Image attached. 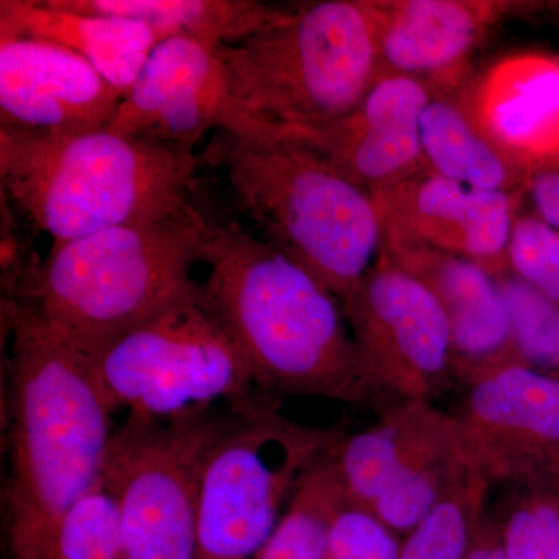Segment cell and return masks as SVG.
<instances>
[{
    "mask_svg": "<svg viewBox=\"0 0 559 559\" xmlns=\"http://www.w3.org/2000/svg\"><path fill=\"white\" fill-rule=\"evenodd\" d=\"M9 358L11 559H36L76 503L100 487L116 407L90 356L27 301L2 304Z\"/></svg>",
    "mask_w": 559,
    "mask_h": 559,
    "instance_id": "cell-1",
    "label": "cell"
},
{
    "mask_svg": "<svg viewBox=\"0 0 559 559\" xmlns=\"http://www.w3.org/2000/svg\"><path fill=\"white\" fill-rule=\"evenodd\" d=\"M201 286L266 399L378 403L341 300L311 272L237 223L205 221Z\"/></svg>",
    "mask_w": 559,
    "mask_h": 559,
    "instance_id": "cell-2",
    "label": "cell"
},
{
    "mask_svg": "<svg viewBox=\"0 0 559 559\" xmlns=\"http://www.w3.org/2000/svg\"><path fill=\"white\" fill-rule=\"evenodd\" d=\"M201 162L193 150L108 128L70 135L0 128L2 194L53 245L187 212Z\"/></svg>",
    "mask_w": 559,
    "mask_h": 559,
    "instance_id": "cell-3",
    "label": "cell"
},
{
    "mask_svg": "<svg viewBox=\"0 0 559 559\" xmlns=\"http://www.w3.org/2000/svg\"><path fill=\"white\" fill-rule=\"evenodd\" d=\"M205 156L226 176L257 237L345 304L382 250L377 201L300 131L219 132Z\"/></svg>",
    "mask_w": 559,
    "mask_h": 559,
    "instance_id": "cell-4",
    "label": "cell"
},
{
    "mask_svg": "<svg viewBox=\"0 0 559 559\" xmlns=\"http://www.w3.org/2000/svg\"><path fill=\"white\" fill-rule=\"evenodd\" d=\"M204 216L197 207L51 245L22 285L27 301L81 352H94L200 288Z\"/></svg>",
    "mask_w": 559,
    "mask_h": 559,
    "instance_id": "cell-5",
    "label": "cell"
},
{
    "mask_svg": "<svg viewBox=\"0 0 559 559\" xmlns=\"http://www.w3.org/2000/svg\"><path fill=\"white\" fill-rule=\"evenodd\" d=\"M235 94L260 120L300 132L344 119L381 73L371 0H319L219 46Z\"/></svg>",
    "mask_w": 559,
    "mask_h": 559,
    "instance_id": "cell-6",
    "label": "cell"
},
{
    "mask_svg": "<svg viewBox=\"0 0 559 559\" xmlns=\"http://www.w3.org/2000/svg\"><path fill=\"white\" fill-rule=\"evenodd\" d=\"M87 356L112 406L131 418L179 421L215 404L241 417L277 406L201 285Z\"/></svg>",
    "mask_w": 559,
    "mask_h": 559,
    "instance_id": "cell-7",
    "label": "cell"
},
{
    "mask_svg": "<svg viewBox=\"0 0 559 559\" xmlns=\"http://www.w3.org/2000/svg\"><path fill=\"white\" fill-rule=\"evenodd\" d=\"M340 432L266 406L234 415L202 468L197 559H255L297 485Z\"/></svg>",
    "mask_w": 559,
    "mask_h": 559,
    "instance_id": "cell-8",
    "label": "cell"
},
{
    "mask_svg": "<svg viewBox=\"0 0 559 559\" xmlns=\"http://www.w3.org/2000/svg\"><path fill=\"white\" fill-rule=\"evenodd\" d=\"M229 419L128 417L116 429L102 487L112 499L130 559H197L202 468Z\"/></svg>",
    "mask_w": 559,
    "mask_h": 559,
    "instance_id": "cell-9",
    "label": "cell"
},
{
    "mask_svg": "<svg viewBox=\"0 0 559 559\" xmlns=\"http://www.w3.org/2000/svg\"><path fill=\"white\" fill-rule=\"evenodd\" d=\"M360 370L380 399L430 401L454 378L450 323L418 278L382 252L342 304Z\"/></svg>",
    "mask_w": 559,
    "mask_h": 559,
    "instance_id": "cell-10",
    "label": "cell"
},
{
    "mask_svg": "<svg viewBox=\"0 0 559 559\" xmlns=\"http://www.w3.org/2000/svg\"><path fill=\"white\" fill-rule=\"evenodd\" d=\"M450 414L466 465L492 487L559 479V378L513 360L468 382Z\"/></svg>",
    "mask_w": 559,
    "mask_h": 559,
    "instance_id": "cell-11",
    "label": "cell"
},
{
    "mask_svg": "<svg viewBox=\"0 0 559 559\" xmlns=\"http://www.w3.org/2000/svg\"><path fill=\"white\" fill-rule=\"evenodd\" d=\"M274 127L237 97L219 46L179 36L157 44L108 130L194 151L210 131Z\"/></svg>",
    "mask_w": 559,
    "mask_h": 559,
    "instance_id": "cell-12",
    "label": "cell"
},
{
    "mask_svg": "<svg viewBox=\"0 0 559 559\" xmlns=\"http://www.w3.org/2000/svg\"><path fill=\"white\" fill-rule=\"evenodd\" d=\"M381 72L428 84L436 94L457 92L468 61L506 22L559 9L533 0H371Z\"/></svg>",
    "mask_w": 559,
    "mask_h": 559,
    "instance_id": "cell-13",
    "label": "cell"
},
{
    "mask_svg": "<svg viewBox=\"0 0 559 559\" xmlns=\"http://www.w3.org/2000/svg\"><path fill=\"white\" fill-rule=\"evenodd\" d=\"M123 97L68 47L0 31V128L46 135L106 130Z\"/></svg>",
    "mask_w": 559,
    "mask_h": 559,
    "instance_id": "cell-14",
    "label": "cell"
},
{
    "mask_svg": "<svg viewBox=\"0 0 559 559\" xmlns=\"http://www.w3.org/2000/svg\"><path fill=\"white\" fill-rule=\"evenodd\" d=\"M371 194L381 216L382 241L462 257L495 277L509 271L511 227L524 198L469 189L428 168Z\"/></svg>",
    "mask_w": 559,
    "mask_h": 559,
    "instance_id": "cell-15",
    "label": "cell"
},
{
    "mask_svg": "<svg viewBox=\"0 0 559 559\" xmlns=\"http://www.w3.org/2000/svg\"><path fill=\"white\" fill-rule=\"evenodd\" d=\"M477 128L525 175L559 162V58L514 51L457 92Z\"/></svg>",
    "mask_w": 559,
    "mask_h": 559,
    "instance_id": "cell-16",
    "label": "cell"
},
{
    "mask_svg": "<svg viewBox=\"0 0 559 559\" xmlns=\"http://www.w3.org/2000/svg\"><path fill=\"white\" fill-rule=\"evenodd\" d=\"M433 94L423 81L381 72L348 116L301 134L373 193L425 170L419 121Z\"/></svg>",
    "mask_w": 559,
    "mask_h": 559,
    "instance_id": "cell-17",
    "label": "cell"
},
{
    "mask_svg": "<svg viewBox=\"0 0 559 559\" xmlns=\"http://www.w3.org/2000/svg\"><path fill=\"white\" fill-rule=\"evenodd\" d=\"M382 252L439 300L450 323L454 378L463 388L485 371L518 360L509 312L491 272L474 261L423 246L382 241Z\"/></svg>",
    "mask_w": 559,
    "mask_h": 559,
    "instance_id": "cell-18",
    "label": "cell"
},
{
    "mask_svg": "<svg viewBox=\"0 0 559 559\" xmlns=\"http://www.w3.org/2000/svg\"><path fill=\"white\" fill-rule=\"evenodd\" d=\"M0 31L68 47L123 95L160 43L146 22L62 9L55 0H0Z\"/></svg>",
    "mask_w": 559,
    "mask_h": 559,
    "instance_id": "cell-19",
    "label": "cell"
},
{
    "mask_svg": "<svg viewBox=\"0 0 559 559\" xmlns=\"http://www.w3.org/2000/svg\"><path fill=\"white\" fill-rule=\"evenodd\" d=\"M457 92L433 94L423 112L419 143L425 167L469 189L525 198L527 175L474 124Z\"/></svg>",
    "mask_w": 559,
    "mask_h": 559,
    "instance_id": "cell-20",
    "label": "cell"
},
{
    "mask_svg": "<svg viewBox=\"0 0 559 559\" xmlns=\"http://www.w3.org/2000/svg\"><path fill=\"white\" fill-rule=\"evenodd\" d=\"M369 428L337 436L329 460L342 495L371 511L415 447L437 406L430 401H392Z\"/></svg>",
    "mask_w": 559,
    "mask_h": 559,
    "instance_id": "cell-21",
    "label": "cell"
},
{
    "mask_svg": "<svg viewBox=\"0 0 559 559\" xmlns=\"http://www.w3.org/2000/svg\"><path fill=\"white\" fill-rule=\"evenodd\" d=\"M62 9L146 22L160 40L190 38L224 46L280 20L286 7L257 0H55Z\"/></svg>",
    "mask_w": 559,
    "mask_h": 559,
    "instance_id": "cell-22",
    "label": "cell"
},
{
    "mask_svg": "<svg viewBox=\"0 0 559 559\" xmlns=\"http://www.w3.org/2000/svg\"><path fill=\"white\" fill-rule=\"evenodd\" d=\"M488 513L510 559H559V479L499 485Z\"/></svg>",
    "mask_w": 559,
    "mask_h": 559,
    "instance_id": "cell-23",
    "label": "cell"
},
{
    "mask_svg": "<svg viewBox=\"0 0 559 559\" xmlns=\"http://www.w3.org/2000/svg\"><path fill=\"white\" fill-rule=\"evenodd\" d=\"M342 491L329 451L301 477L277 528L255 559H325Z\"/></svg>",
    "mask_w": 559,
    "mask_h": 559,
    "instance_id": "cell-24",
    "label": "cell"
},
{
    "mask_svg": "<svg viewBox=\"0 0 559 559\" xmlns=\"http://www.w3.org/2000/svg\"><path fill=\"white\" fill-rule=\"evenodd\" d=\"M492 488L477 474L463 477L450 495L404 536L399 559H465Z\"/></svg>",
    "mask_w": 559,
    "mask_h": 559,
    "instance_id": "cell-25",
    "label": "cell"
},
{
    "mask_svg": "<svg viewBox=\"0 0 559 559\" xmlns=\"http://www.w3.org/2000/svg\"><path fill=\"white\" fill-rule=\"evenodd\" d=\"M520 362L559 378V304L507 271L496 277Z\"/></svg>",
    "mask_w": 559,
    "mask_h": 559,
    "instance_id": "cell-26",
    "label": "cell"
},
{
    "mask_svg": "<svg viewBox=\"0 0 559 559\" xmlns=\"http://www.w3.org/2000/svg\"><path fill=\"white\" fill-rule=\"evenodd\" d=\"M36 559H130L116 507L102 484L73 507Z\"/></svg>",
    "mask_w": 559,
    "mask_h": 559,
    "instance_id": "cell-27",
    "label": "cell"
},
{
    "mask_svg": "<svg viewBox=\"0 0 559 559\" xmlns=\"http://www.w3.org/2000/svg\"><path fill=\"white\" fill-rule=\"evenodd\" d=\"M507 267L559 304V231L533 212H518L511 227Z\"/></svg>",
    "mask_w": 559,
    "mask_h": 559,
    "instance_id": "cell-28",
    "label": "cell"
},
{
    "mask_svg": "<svg viewBox=\"0 0 559 559\" xmlns=\"http://www.w3.org/2000/svg\"><path fill=\"white\" fill-rule=\"evenodd\" d=\"M400 536L342 495L331 522L325 559H399Z\"/></svg>",
    "mask_w": 559,
    "mask_h": 559,
    "instance_id": "cell-29",
    "label": "cell"
},
{
    "mask_svg": "<svg viewBox=\"0 0 559 559\" xmlns=\"http://www.w3.org/2000/svg\"><path fill=\"white\" fill-rule=\"evenodd\" d=\"M524 197L533 213L559 231V162L530 173Z\"/></svg>",
    "mask_w": 559,
    "mask_h": 559,
    "instance_id": "cell-30",
    "label": "cell"
},
{
    "mask_svg": "<svg viewBox=\"0 0 559 559\" xmlns=\"http://www.w3.org/2000/svg\"><path fill=\"white\" fill-rule=\"evenodd\" d=\"M465 559H510L507 557L502 544H500L498 532H496L495 524H492L491 516L488 513V507L479 525H477Z\"/></svg>",
    "mask_w": 559,
    "mask_h": 559,
    "instance_id": "cell-31",
    "label": "cell"
}]
</instances>
